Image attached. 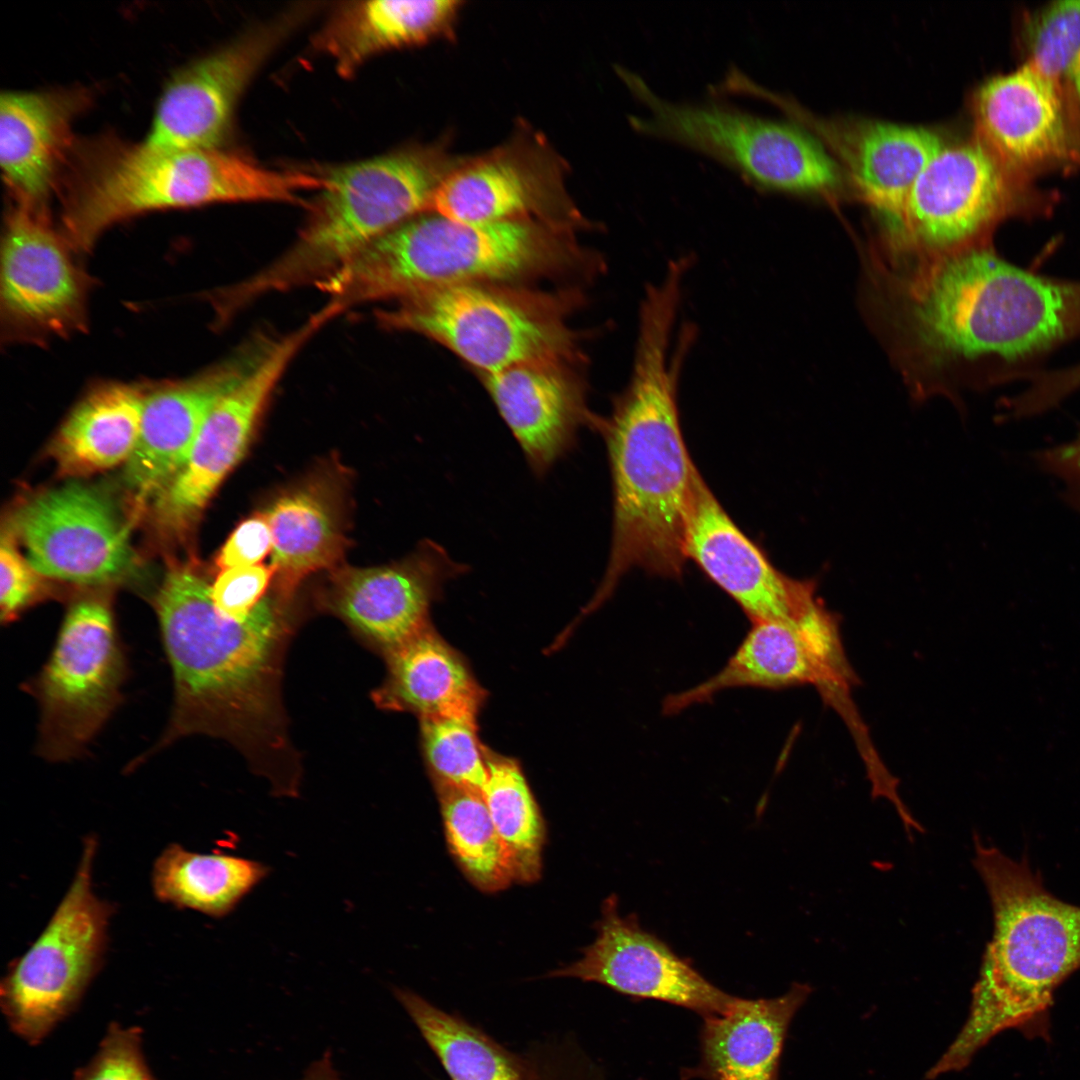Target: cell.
Segmentation results:
<instances>
[{"label":"cell","instance_id":"obj_41","mask_svg":"<svg viewBox=\"0 0 1080 1080\" xmlns=\"http://www.w3.org/2000/svg\"><path fill=\"white\" fill-rule=\"evenodd\" d=\"M269 523L263 512L242 521L221 548L216 564L221 569L252 566L272 552Z\"/></svg>","mask_w":1080,"mask_h":1080},{"label":"cell","instance_id":"obj_31","mask_svg":"<svg viewBox=\"0 0 1080 1080\" xmlns=\"http://www.w3.org/2000/svg\"><path fill=\"white\" fill-rule=\"evenodd\" d=\"M145 392L106 384L72 410L49 445L62 476H84L127 462L136 445Z\"/></svg>","mask_w":1080,"mask_h":1080},{"label":"cell","instance_id":"obj_34","mask_svg":"<svg viewBox=\"0 0 1080 1080\" xmlns=\"http://www.w3.org/2000/svg\"><path fill=\"white\" fill-rule=\"evenodd\" d=\"M449 849L480 890L496 892L514 881L509 853L481 791L435 784Z\"/></svg>","mask_w":1080,"mask_h":1080},{"label":"cell","instance_id":"obj_12","mask_svg":"<svg viewBox=\"0 0 1080 1080\" xmlns=\"http://www.w3.org/2000/svg\"><path fill=\"white\" fill-rule=\"evenodd\" d=\"M857 683L844 650L839 616L817 599L798 616L752 623L741 645L719 672L667 697L663 706L665 713L674 714L725 689H781L808 684L840 715L854 741H862L869 732L852 699Z\"/></svg>","mask_w":1080,"mask_h":1080},{"label":"cell","instance_id":"obj_22","mask_svg":"<svg viewBox=\"0 0 1080 1080\" xmlns=\"http://www.w3.org/2000/svg\"><path fill=\"white\" fill-rule=\"evenodd\" d=\"M684 554L741 607L751 624L798 616L817 600L815 582L795 580L776 569L726 513L700 473Z\"/></svg>","mask_w":1080,"mask_h":1080},{"label":"cell","instance_id":"obj_27","mask_svg":"<svg viewBox=\"0 0 1080 1080\" xmlns=\"http://www.w3.org/2000/svg\"><path fill=\"white\" fill-rule=\"evenodd\" d=\"M86 102L80 89L1 93L0 164L17 204L44 209Z\"/></svg>","mask_w":1080,"mask_h":1080},{"label":"cell","instance_id":"obj_19","mask_svg":"<svg viewBox=\"0 0 1080 1080\" xmlns=\"http://www.w3.org/2000/svg\"><path fill=\"white\" fill-rule=\"evenodd\" d=\"M295 18L256 28L177 71L161 93L143 143L162 149L219 148L242 92Z\"/></svg>","mask_w":1080,"mask_h":1080},{"label":"cell","instance_id":"obj_39","mask_svg":"<svg viewBox=\"0 0 1080 1080\" xmlns=\"http://www.w3.org/2000/svg\"><path fill=\"white\" fill-rule=\"evenodd\" d=\"M0 571L1 619L9 622L36 600L42 590V575L19 553L9 528L1 535Z\"/></svg>","mask_w":1080,"mask_h":1080},{"label":"cell","instance_id":"obj_37","mask_svg":"<svg viewBox=\"0 0 1080 1080\" xmlns=\"http://www.w3.org/2000/svg\"><path fill=\"white\" fill-rule=\"evenodd\" d=\"M421 739L434 784L482 791L487 779L486 749L477 736L476 720L423 717Z\"/></svg>","mask_w":1080,"mask_h":1080},{"label":"cell","instance_id":"obj_14","mask_svg":"<svg viewBox=\"0 0 1080 1080\" xmlns=\"http://www.w3.org/2000/svg\"><path fill=\"white\" fill-rule=\"evenodd\" d=\"M322 328L309 317L273 339L258 360L216 403L186 461L152 502V520L167 540H183L222 480L244 455L263 409L286 368Z\"/></svg>","mask_w":1080,"mask_h":1080},{"label":"cell","instance_id":"obj_21","mask_svg":"<svg viewBox=\"0 0 1080 1080\" xmlns=\"http://www.w3.org/2000/svg\"><path fill=\"white\" fill-rule=\"evenodd\" d=\"M441 545L424 540L389 565L330 571L329 607L359 633L389 651L430 626L429 609L446 582L468 572Z\"/></svg>","mask_w":1080,"mask_h":1080},{"label":"cell","instance_id":"obj_35","mask_svg":"<svg viewBox=\"0 0 1080 1080\" xmlns=\"http://www.w3.org/2000/svg\"><path fill=\"white\" fill-rule=\"evenodd\" d=\"M482 795L511 859L514 879L530 883L541 873L545 828L538 805L517 761L486 749Z\"/></svg>","mask_w":1080,"mask_h":1080},{"label":"cell","instance_id":"obj_30","mask_svg":"<svg viewBox=\"0 0 1080 1080\" xmlns=\"http://www.w3.org/2000/svg\"><path fill=\"white\" fill-rule=\"evenodd\" d=\"M388 674L375 695L386 709L476 720L484 693L461 656L431 626L386 652Z\"/></svg>","mask_w":1080,"mask_h":1080},{"label":"cell","instance_id":"obj_10","mask_svg":"<svg viewBox=\"0 0 1080 1080\" xmlns=\"http://www.w3.org/2000/svg\"><path fill=\"white\" fill-rule=\"evenodd\" d=\"M1049 209L1029 183L1002 163L975 135L944 144L917 176L898 234L890 241L916 259L990 245L1005 219Z\"/></svg>","mask_w":1080,"mask_h":1080},{"label":"cell","instance_id":"obj_16","mask_svg":"<svg viewBox=\"0 0 1080 1080\" xmlns=\"http://www.w3.org/2000/svg\"><path fill=\"white\" fill-rule=\"evenodd\" d=\"M8 528L42 576L80 585H104L135 567L129 528L101 491L70 482L33 496Z\"/></svg>","mask_w":1080,"mask_h":1080},{"label":"cell","instance_id":"obj_32","mask_svg":"<svg viewBox=\"0 0 1080 1080\" xmlns=\"http://www.w3.org/2000/svg\"><path fill=\"white\" fill-rule=\"evenodd\" d=\"M270 873V866L253 859L191 852L174 843L154 862L152 887L163 903L223 918Z\"/></svg>","mask_w":1080,"mask_h":1080},{"label":"cell","instance_id":"obj_29","mask_svg":"<svg viewBox=\"0 0 1080 1080\" xmlns=\"http://www.w3.org/2000/svg\"><path fill=\"white\" fill-rule=\"evenodd\" d=\"M461 2L455 0L351 2L338 8L314 38L343 76L384 50L417 45L447 33Z\"/></svg>","mask_w":1080,"mask_h":1080},{"label":"cell","instance_id":"obj_38","mask_svg":"<svg viewBox=\"0 0 1080 1080\" xmlns=\"http://www.w3.org/2000/svg\"><path fill=\"white\" fill-rule=\"evenodd\" d=\"M74 1080H157L142 1051V1031L111 1023L96 1054Z\"/></svg>","mask_w":1080,"mask_h":1080},{"label":"cell","instance_id":"obj_28","mask_svg":"<svg viewBox=\"0 0 1080 1080\" xmlns=\"http://www.w3.org/2000/svg\"><path fill=\"white\" fill-rule=\"evenodd\" d=\"M811 992L808 984L794 983L774 998L735 997L724 1013L704 1017L693 1074L704 1080H779L789 1025Z\"/></svg>","mask_w":1080,"mask_h":1080},{"label":"cell","instance_id":"obj_44","mask_svg":"<svg viewBox=\"0 0 1080 1080\" xmlns=\"http://www.w3.org/2000/svg\"><path fill=\"white\" fill-rule=\"evenodd\" d=\"M302 1080H340L333 1070L330 1056L326 1054L323 1058L314 1063L306 1072Z\"/></svg>","mask_w":1080,"mask_h":1080},{"label":"cell","instance_id":"obj_11","mask_svg":"<svg viewBox=\"0 0 1080 1080\" xmlns=\"http://www.w3.org/2000/svg\"><path fill=\"white\" fill-rule=\"evenodd\" d=\"M96 850L95 837L88 836L68 891L1 981L2 1011L11 1029L30 1044L42 1041L75 1008L101 968L113 907L93 891Z\"/></svg>","mask_w":1080,"mask_h":1080},{"label":"cell","instance_id":"obj_18","mask_svg":"<svg viewBox=\"0 0 1080 1080\" xmlns=\"http://www.w3.org/2000/svg\"><path fill=\"white\" fill-rule=\"evenodd\" d=\"M544 144L516 141L459 162L438 187L430 212L465 223L536 220L568 228L583 223Z\"/></svg>","mask_w":1080,"mask_h":1080},{"label":"cell","instance_id":"obj_33","mask_svg":"<svg viewBox=\"0 0 1080 1080\" xmlns=\"http://www.w3.org/2000/svg\"><path fill=\"white\" fill-rule=\"evenodd\" d=\"M394 994L451 1080H532L518 1057L465 1020L410 990Z\"/></svg>","mask_w":1080,"mask_h":1080},{"label":"cell","instance_id":"obj_13","mask_svg":"<svg viewBox=\"0 0 1080 1080\" xmlns=\"http://www.w3.org/2000/svg\"><path fill=\"white\" fill-rule=\"evenodd\" d=\"M123 674L109 603L96 596L75 601L37 680L40 752L50 760L78 754L117 705Z\"/></svg>","mask_w":1080,"mask_h":1080},{"label":"cell","instance_id":"obj_6","mask_svg":"<svg viewBox=\"0 0 1080 1080\" xmlns=\"http://www.w3.org/2000/svg\"><path fill=\"white\" fill-rule=\"evenodd\" d=\"M320 176L276 171L219 148H115L71 187L62 232L77 253L88 252L109 227L136 214L226 201L298 202L321 189Z\"/></svg>","mask_w":1080,"mask_h":1080},{"label":"cell","instance_id":"obj_42","mask_svg":"<svg viewBox=\"0 0 1080 1080\" xmlns=\"http://www.w3.org/2000/svg\"><path fill=\"white\" fill-rule=\"evenodd\" d=\"M1038 466L1064 484V499L1080 513V433L1073 440L1035 454Z\"/></svg>","mask_w":1080,"mask_h":1080},{"label":"cell","instance_id":"obj_24","mask_svg":"<svg viewBox=\"0 0 1080 1080\" xmlns=\"http://www.w3.org/2000/svg\"><path fill=\"white\" fill-rule=\"evenodd\" d=\"M765 99L827 139L860 197L884 220L890 241L898 234L909 192L925 165L944 145L933 129L866 118L813 120L792 100L771 90Z\"/></svg>","mask_w":1080,"mask_h":1080},{"label":"cell","instance_id":"obj_1","mask_svg":"<svg viewBox=\"0 0 1080 1080\" xmlns=\"http://www.w3.org/2000/svg\"><path fill=\"white\" fill-rule=\"evenodd\" d=\"M681 301L672 285L645 288L629 380L596 429L606 444L612 478V539L603 579L583 615L600 606L631 569L682 576L699 472L683 438L677 400L695 336L688 323L674 334Z\"/></svg>","mask_w":1080,"mask_h":1080},{"label":"cell","instance_id":"obj_8","mask_svg":"<svg viewBox=\"0 0 1080 1080\" xmlns=\"http://www.w3.org/2000/svg\"><path fill=\"white\" fill-rule=\"evenodd\" d=\"M377 319L387 328L436 341L482 375L579 357L576 335L553 298L497 284L425 291L378 312Z\"/></svg>","mask_w":1080,"mask_h":1080},{"label":"cell","instance_id":"obj_5","mask_svg":"<svg viewBox=\"0 0 1080 1080\" xmlns=\"http://www.w3.org/2000/svg\"><path fill=\"white\" fill-rule=\"evenodd\" d=\"M536 220L465 223L435 212L386 232L316 287L344 311L448 286L499 284L545 275L590 256Z\"/></svg>","mask_w":1080,"mask_h":1080},{"label":"cell","instance_id":"obj_4","mask_svg":"<svg viewBox=\"0 0 1080 1080\" xmlns=\"http://www.w3.org/2000/svg\"><path fill=\"white\" fill-rule=\"evenodd\" d=\"M973 840V864L991 900L994 930L967 1019L929 1070L932 1078L962 1070L1008 1029L1047 1040L1054 993L1080 969V907L1047 891L1026 857L1015 861L977 835Z\"/></svg>","mask_w":1080,"mask_h":1080},{"label":"cell","instance_id":"obj_26","mask_svg":"<svg viewBox=\"0 0 1080 1080\" xmlns=\"http://www.w3.org/2000/svg\"><path fill=\"white\" fill-rule=\"evenodd\" d=\"M346 478L325 465L282 491L263 512L270 526L276 595L288 602L309 575L342 565Z\"/></svg>","mask_w":1080,"mask_h":1080},{"label":"cell","instance_id":"obj_17","mask_svg":"<svg viewBox=\"0 0 1080 1080\" xmlns=\"http://www.w3.org/2000/svg\"><path fill=\"white\" fill-rule=\"evenodd\" d=\"M971 113L974 135L1019 175L1080 170V114L1027 63L984 81L972 95Z\"/></svg>","mask_w":1080,"mask_h":1080},{"label":"cell","instance_id":"obj_40","mask_svg":"<svg viewBox=\"0 0 1080 1080\" xmlns=\"http://www.w3.org/2000/svg\"><path fill=\"white\" fill-rule=\"evenodd\" d=\"M273 578L271 565L257 564L221 570L211 585L212 599L223 613L246 618L266 597Z\"/></svg>","mask_w":1080,"mask_h":1080},{"label":"cell","instance_id":"obj_15","mask_svg":"<svg viewBox=\"0 0 1080 1080\" xmlns=\"http://www.w3.org/2000/svg\"><path fill=\"white\" fill-rule=\"evenodd\" d=\"M45 209L17 204L1 252L0 306L8 339L38 341L86 328L88 279Z\"/></svg>","mask_w":1080,"mask_h":1080},{"label":"cell","instance_id":"obj_3","mask_svg":"<svg viewBox=\"0 0 1080 1080\" xmlns=\"http://www.w3.org/2000/svg\"><path fill=\"white\" fill-rule=\"evenodd\" d=\"M287 602L265 597L246 618L220 611L211 585L188 568L172 569L155 599L170 661L175 702L162 744L205 733L234 742L273 739L278 722ZM282 740V739H281Z\"/></svg>","mask_w":1080,"mask_h":1080},{"label":"cell","instance_id":"obj_23","mask_svg":"<svg viewBox=\"0 0 1080 1080\" xmlns=\"http://www.w3.org/2000/svg\"><path fill=\"white\" fill-rule=\"evenodd\" d=\"M270 342L254 337L215 366L145 393L139 436L124 471L137 500L154 498L175 476L210 411Z\"/></svg>","mask_w":1080,"mask_h":1080},{"label":"cell","instance_id":"obj_25","mask_svg":"<svg viewBox=\"0 0 1080 1080\" xmlns=\"http://www.w3.org/2000/svg\"><path fill=\"white\" fill-rule=\"evenodd\" d=\"M570 363L513 366L483 375V384L531 472L544 477L577 445L582 428L597 429L584 380Z\"/></svg>","mask_w":1080,"mask_h":1080},{"label":"cell","instance_id":"obj_36","mask_svg":"<svg viewBox=\"0 0 1080 1080\" xmlns=\"http://www.w3.org/2000/svg\"><path fill=\"white\" fill-rule=\"evenodd\" d=\"M1028 65L1053 83L1080 114V0L1051 2L1027 16Z\"/></svg>","mask_w":1080,"mask_h":1080},{"label":"cell","instance_id":"obj_2","mask_svg":"<svg viewBox=\"0 0 1080 1080\" xmlns=\"http://www.w3.org/2000/svg\"><path fill=\"white\" fill-rule=\"evenodd\" d=\"M893 295L903 356L932 381L983 357L1022 360L1080 334V282L1023 270L991 244L917 262Z\"/></svg>","mask_w":1080,"mask_h":1080},{"label":"cell","instance_id":"obj_9","mask_svg":"<svg viewBox=\"0 0 1080 1080\" xmlns=\"http://www.w3.org/2000/svg\"><path fill=\"white\" fill-rule=\"evenodd\" d=\"M616 72L649 111L629 117L642 134L702 152L734 168L758 188L796 194H824L840 184L834 160L799 126L755 116L727 104L674 103L658 96L625 67Z\"/></svg>","mask_w":1080,"mask_h":1080},{"label":"cell","instance_id":"obj_20","mask_svg":"<svg viewBox=\"0 0 1080 1080\" xmlns=\"http://www.w3.org/2000/svg\"><path fill=\"white\" fill-rule=\"evenodd\" d=\"M597 937L583 956L549 977L595 982L634 998L658 1000L684 1007L703 1018L728 1010L735 997L725 993L678 956L655 934L645 930L634 914L622 917L618 899L602 904Z\"/></svg>","mask_w":1080,"mask_h":1080},{"label":"cell","instance_id":"obj_43","mask_svg":"<svg viewBox=\"0 0 1080 1080\" xmlns=\"http://www.w3.org/2000/svg\"><path fill=\"white\" fill-rule=\"evenodd\" d=\"M1080 387V365L1053 374L1036 377L1032 387L1022 395V403L1031 414L1050 409L1069 393Z\"/></svg>","mask_w":1080,"mask_h":1080},{"label":"cell","instance_id":"obj_7","mask_svg":"<svg viewBox=\"0 0 1080 1080\" xmlns=\"http://www.w3.org/2000/svg\"><path fill=\"white\" fill-rule=\"evenodd\" d=\"M459 162L440 146L413 147L330 170L297 240L246 279L247 295L316 286L378 237L430 212L438 187Z\"/></svg>","mask_w":1080,"mask_h":1080}]
</instances>
